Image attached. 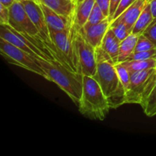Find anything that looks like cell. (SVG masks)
<instances>
[{
    "label": "cell",
    "mask_w": 156,
    "mask_h": 156,
    "mask_svg": "<svg viewBox=\"0 0 156 156\" xmlns=\"http://www.w3.org/2000/svg\"><path fill=\"white\" fill-rule=\"evenodd\" d=\"M153 20V15H152V11H151L150 4L149 2L143 9V12L140 15L137 21H136L132 30L133 34H136L137 36L143 34V32L150 25Z\"/></svg>",
    "instance_id": "obj_16"
},
{
    "label": "cell",
    "mask_w": 156,
    "mask_h": 156,
    "mask_svg": "<svg viewBox=\"0 0 156 156\" xmlns=\"http://www.w3.org/2000/svg\"><path fill=\"white\" fill-rule=\"evenodd\" d=\"M120 63L123 64L129 70V73L150 69H156V59L124 61V62H120Z\"/></svg>",
    "instance_id": "obj_18"
},
{
    "label": "cell",
    "mask_w": 156,
    "mask_h": 156,
    "mask_svg": "<svg viewBox=\"0 0 156 156\" xmlns=\"http://www.w3.org/2000/svg\"><path fill=\"white\" fill-rule=\"evenodd\" d=\"M15 1H16V0H0V4L3 5L5 6V7L9 8L10 6L12 5V4H13Z\"/></svg>",
    "instance_id": "obj_31"
},
{
    "label": "cell",
    "mask_w": 156,
    "mask_h": 156,
    "mask_svg": "<svg viewBox=\"0 0 156 156\" xmlns=\"http://www.w3.org/2000/svg\"><path fill=\"white\" fill-rule=\"evenodd\" d=\"M138 37L137 35L130 34L127 37L120 42L118 63L126 61V59L133 53L136 45Z\"/></svg>",
    "instance_id": "obj_17"
},
{
    "label": "cell",
    "mask_w": 156,
    "mask_h": 156,
    "mask_svg": "<svg viewBox=\"0 0 156 156\" xmlns=\"http://www.w3.org/2000/svg\"><path fill=\"white\" fill-rule=\"evenodd\" d=\"M9 21V9L0 4V24H8Z\"/></svg>",
    "instance_id": "obj_27"
},
{
    "label": "cell",
    "mask_w": 156,
    "mask_h": 156,
    "mask_svg": "<svg viewBox=\"0 0 156 156\" xmlns=\"http://www.w3.org/2000/svg\"><path fill=\"white\" fill-rule=\"evenodd\" d=\"M17 1H22V0H17Z\"/></svg>",
    "instance_id": "obj_34"
},
{
    "label": "cell",
    "mask_w": 156,
    "mask_h": 156,
    "mask_svg": "<svg viewBox=\"0 0 156 156\" xmlns=\"http://www.w3.org/2000/svg\"><path fill=\"white\" fill-rule=\"evenodd\" d=\"M120 42L121 41L118 39L112 29L110 27L102 41L101 47L110 55L115 64L118 63Z\"/></svg>",
    "instance_id": "obj_13"
},
{
    "label": "cell",
    "mask_w": 156,
    "mask_h": 156,
    "mask_svg": "<svg viewBox=\"0 0 156 156\" xmlns=\"http://www.w3.org/2000/svg\"><path fill=\"white\" fill-rule=\"evenodd\" d=\"M54 10L58 14L69 17L76 10V3L69 0H35Z\"/></svg>",
    "instance_id": "obj_15"
},
{
    "label": "cell",
    "mask_w": 156,
    "mask_h": 156,
    "mask_svg": "<svg viewBox=\"0 0 156 156\" xmlns=\"http://www.w3.org/2000/svg\"><path fill=\"white\" fill-rule=\"evenodd\" d=\"M111 23L109 19L106 18L98 24L87 27H82L80 30L86 41L96 48L101 46L104 37L108 29L111 27Z\"/></svg>",
    "instance_id": "obj_10"
},
{
    "label": "cell",
    "mask_w": 156,
    "mask_h": 156,
    "mask_svg": "<svg viewBox=\"0 0 156 156\" xmlns=\"http://www.w3.org/2000/svg\"><path fill=\"white\" fill-rule=\"evenodd\" d=\"M9 9V21L8 24L11 27L21 34H25L34 37H41L21 1L16 0Z\"/></svg>",
    "instance_id": "obj_9"
},
{
    "label": "cell",
    "mask_w": 156,
    "mask_h": 156,
    "mask_svg": "<svg viewBox=\"0 0 156 156\" xmlns=\"http://www.w3.org/2000/svg\"><path fill=\"white\" fill-rule=\"evenodd\" d=\"M154 48H155V45L151 42L150 40L146 37L145 35L141 34L138 37L134 52L137 53V52L146 51V50H152Z\"/></svg>",
    "instance_id": "obj_23"
},
{
    "label": "cell",
    "mask_w": 156,
    "mask_h": 156,
    "mask_svg": "<svg viewBox=\"0 0 156 156\" xmlns=\"http://www.w3.org/2000/svg\"><path fill=\"white\" fill-rule=\"evenodd\" d=\"M93 78L100 85L111 109L126 104V90L120 82L114 62L110 61L97 62V71Z\"/></svg>",
    "instance_id": "obj_3"
},
{
    "label": "cell",
    "mask_w": 156,
    "mask_h": 156,
    "mask_svg": "<svg viewBox=\"0 0 156 156\" xmlns=\"http://www.w3.org/2000/svg\"><path fill=\"white\" fill-rule=\"evenodd\" d=\"M0 53L6 61L12 65L42 76L47 80L48 76L37 58L34 57L27 52L21 50L11 43L0 38Z\"/></svg>",
    "instance_id": "obj_7"
},
{
    "label": "cell",
    "mask_w": 156,
    "mask_h": 156,
    "mask_svg": "<svg viewBox=\"0 0 156 156\" xmlns=\"http://www.w3.org/2000/svg\"><path fill=\"white\" fill-rule=\"evenodd\" d=\"M149 2L150 0H136L117 18V19L123 21L130 30H133L136 21Z\"/></svg>",
    "instance_id": "obj_12"
},
{
    "label": "cell",
    "mask_w": 156,
    "mask_h": 156,
    "mask_svg": "<svg viewBox=\"0 0 156 156\" xmlns=\"http://www.w3.org/2000/svg\"><path fill=\"white\" fill-rule=\"evenodd\" d=\"M115 68L120 79V82H122L126 91L129 85V82H130V73L122 63L115 64Z\"/></svg>",
    "instance_id": "obj_22"
},
{
    "label": "cell",
    "mask_w": 156,
    "mask_h": 156,
    "mask_svg": "<svg viewBox=\"0 0 156 156\" xmlns=\"http://www.w3.org/2000/svg\"><path fill=\"white\" fill-rule=\"evenodd\" d=\"M111 28L120 41H123L130 34H132V30H130L123 21L117 18L111 23Z\"/></svg>",
    "instance_id": "obj_20"
},
{
    "label": "cell",
    "mask_w": 156,
    "mask_h": 156,
    "mask_svg": "<svg viewBox=\"0 0 156 156\" xmlns=\"http://www.w3.org/2000/svg\"><path fill=\"white\" fill-rule=\"evenodd\" d=\"M21 2L23 4V5H24L27 15H29L31 21H33L35 27L37 28L40 34L44 38V40L47 43V45L53 50V56H54L56 60L62 64V61H61L60 58H59V54H58L54 45L52 43L49 27L47 25V21L45 20V17H44V12H43L39 3L35 1V0H22Z\"/></svg>",
    "instance_id": "obj_8"
},
{
    "label": "cell",
    "mask_w": 156,
    "mask_h": 156,
    "mask_svg": "<svg viewBox=\"0 0 156 156\" xmlns=\"http://www.w3.org/2000/svg\"><path fill=\"white\" fill-rule=\"evenodd\" d=\"M69 1H72V2H76V3H77V2H78V0H69Z\"/></svg>",
    "instance_id": "obj_32"
},
{
    "label": "cell",
    "mask_w": 156,
    "mask_h": 156,
    "mask_svg": "<svg viewBox=\"0 0 156 156\" xmlns=\"http://www.w3.org/2000/svg\"><path fill=\"white\" fill-rule=\"evenodd\" d=\"M156 82V69L130 73V82L126 91V104L141 105Z\"/></svg>",
    "instance_id": "obj_5"
},
{
    "label": "cell",
    "mask_w": 156,
    "mask_h": 156,
    "mask_svg": "<svg viewBox=\"0 0 156 156\" xmlns=\"http://www.w3.org/2000/svg\"><path fill=\"white\" fill-rule=\"evenodd\" d=\"M94 4L95 0H84L82 2L76 3L75 10V26L78 29H81L86 24Z\"/></svg>",
    "instance_id": "obj_14"
},
{
    "label": "cell",
    "mask_w": 156,
    "mask_h": 156,
    "mask_svg": "<svg viewBox=\"0 0 156 156\" xmlns=\"http://www.w3.org/2000/svg\"><path fill=\"white\" fill-rule=\"evenodd\" d=\"M47 74V80L54 82L66 94L79 105L82 95L83 76L79 73L71 71L57 61H47L37 59Z\"/></svg>",
    "instance_id": "obj_1"
},
{
    "label": "cell",
    "mask_w": 156,
    "mask_h": 156,
    "mask_svg": "<svg viewBox=\"0 0 156 156\" xmlns=\"http://www.w3.org/2000/svg\"><path fill=\"white\" fill-rule=\"evenodd\" d=\"M143 34L150 40L156 48V21L151 23L150 25L146 29Z\"/></svg>",
    "instance_id": "obj_25"
},
{
    "label": "cell",
    "mask_w": 156,
    "mask_h": 156,
    "mask_svg": "<svg viewBox=\"0 0 156 156\" xmlns=\"http://www.w3.org/2000/svg\"><path fill=\"white\" fill-rule=\"evenodd\" d=\"M95 2L101 8V9L103 12L104 15L107 18H108V16H109V9L111 0H95Z\"/></svg>",
    "instance_id": "obj_28"
},
{
    "label": "cell",
    "mask_w": 156,
    "mask_h": 156,
    "mask_svg": "<svg viewBox=\"0 0 156 156\" xmlns=\"http://www.w3.org/2000/svg\"><path fill=\"white\" fill-rule=\"evenodd\" d=\"M84 0H78V2H77V3H79V2H83Z\"/></svg>",
    "instance_id": "obj_33"
},
{
    "label": "cell",
    "mask_w": 156,
    "mask_h": 156,
    "mask_svg": "<svg viewBox=\"0 0 156 156\" xmlns=\"http://www.w3.org/2000/svg\"><path fill=\"white\" fill-rule=\"evenodd\" d=\"M106 18H107V17L104 15L103 12H102V10L101 9V8L99 7L98 5L95 2L94 7H93L92 11H91V14H90L89 18H88L86 24L84 25L83 27H89V26L93 25V24H98V23L101 22V21L106 19Z\"/></svg>",
    "instance_id": "obj_21"
},
{
    "label": "cell",
    "mask_w": 156,
    "mask_h": 156,
    "mask_svg": "<svg viewBox=\"0 0 156 156\" xmlns=\"http://www.w3.org/2000/svg\"><path fill=\"white\" fill-rule=\"evenodd\" d=\"M78 107L83 116L98 120H105L111 109L99 84L94 78L88 76H83L82 95Z\"/></svg>",
    "instance_id": "obj_2"
},
{
    "label": "cell",
    "mask_w": 156,
    "mask_h": 156,
    "mask_svg": "<svg viewBox=\"0 0 156 156\" xmlns=\"http://www.w3.org/2000/svg\"><path fill=\"white\" fill-rule=\"evenodd\" d=\"M120 2H121V0H111L109 9V16H108V19H109V21L111 22L112 21L113 17H114V14H115Z\"/></svg>",
    "instance_id": "obj_29"
},
{
    "label": "cell",
    "mask_w": 156,
    "mask_h": 156,
    "mask_svg": "<svg viewBox=\"0 0 156 156\" xmlns=\"http://www.w3.org/2000/svg\"><path fill=\"white\" fill-rule=\"evenodd\" d=\"M37 2V1H36ZM40 6L44 12L45 20L49 27V30L53 31H63L66 30L69 23V17H65L55 12L48 6L39 2Z\"/></svg>",
    "instance_id": "obj_11"
},
{
    "label": "cell",
    "mask_w": 156,
    "mask_h": 156,
    "mask_svg": "<svg viewBox=\"0 0 156 156\" xmlns=\"http://www.w3.org/2000/svg\"><path fill=\"white\" fill-rule=\"evenodd\" d=\"M143 111L148 117H154L156 115V82L147 98L141 105Z\"/></svg>",
    "instance_id": "obj_19"
},
{
    "label": "cell",
    "mask_w": 156,
    "mask_h": 156,
    "mask_svg": "<svg viewBox=\"0 0 156 156\" xmlns=\"http://www.w3.org/2000/svg\"><path fill=\"white\" fill-rule=\"evenodd\" d=\"M75 31V12L69 16V23L63 31L50 30V38L62 64L71 71L76 72L74 63L73 37Z\"/></svg>",
    "instance_id": "obj_6"
},
{
    "label": "cell",
    "mask_w": 156,
    "mask_h": 156,
    "mask_svg": "<svg viewBox=\"0 0 156 156\" xmlns=\"http://www.w3.org/2000/svg\"><path fill=\"white\" fill-rule=\"evenodd\" d=\"M135 1L136 0H121L118 8H117V11H116L115 14H114V17H113L112 21H114V20H115L116 18H118V17L120 16L126 9H128V8H129ZM112 21H111V22H112Z\"/></svg>",
    "instance_id": "obj_26"
},
{
    "label": "cell",
    "mask_w": 156,
    "mask_h": 156,
    "mask_svg": "<svg viewBox=\"0 0 156 156\" xmlns=\"http://www.w3.org/2000/svg\"><path fill=\"white\" fill-rule=\"evenodd\" d=\"M151 7V11H152V15H153L154 20L153 21H156V0H150L149 2Z\"/></svg>",
    "instance_id": "obj_30"
},
{
    "label": "cell",
    "mask_w": 156,
    "mask_h": 156,
    "mask_svg": "<svg viewBox=\"0 0 156 156\" xmlns=\"http://www.w3.org/2000/svg\"><path fill=\"white\" fill-rule=\"evenodd\" d=\"M74 63L76 72L82 76H93L97 71L95 48L91 45L81 32L75 26L73 37Z\"/></svg>",
    "instance_id": "obj_4"
},
{
    "label": "cell",
    "mask_w": 156,
    "mask_h": 156,
    "mask_svg": "<svg viewBox=\"0 0 156 156\" xmlns=\"http://www.w3.org/2000/svg\"><path fill=\"white\" fill-rule=\"evenodd\" d=\"M156 59V48L152 49L146 51L137 52L133 53L126 59V61L139 60V59Z\"/></svg>",
    "instance_id": "obj_24"
}]
</instances>
